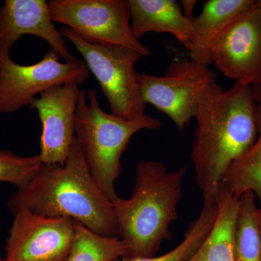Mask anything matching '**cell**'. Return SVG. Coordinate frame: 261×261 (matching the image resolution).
<instances>
[{"label": "cell", "mask_w": 261, "mask_h": 261, "mask_svg": "<svg viewBox=\"0 0 261 261\" xmlns=\"http://www.w3.org/2000/svg\"><path fill=\"white\" fill-rule=\"evenodd\" d=\"M256 106L252 86L238 82L228 90L214 84L201 99L191 157L205 205H217L226 170L256 140Z\"/></svg>", "instance_id": "1"}, {"label": "cell", "mask_w": 261, "mask_h": 261, "mask_svg": "<svg viewBox=\"0 0 261 261\" xmlns=\"http://www.w3.org/2000/svg\"><path fill=\"white\" fill-rule=\"evenodd\" d=\"M8 206L13 214L28 209L49 217L70 218L102 236L120 238L113 203L92 177L75 137L65 164L42 163Z\"/></svg>", "instance_id": "2"}, {"label": "cell", "mask_w": 261, "mask_h": 261, "mask_svg": "<svg viewBox=\"0 0 261 261\" xmlns=\"http://www.w3.org/2000/svg\"><path fill=\"white\" fill-rule=\"evenodd\" d=\"M187 169L169 172L159 161L138 163L132 197L113 203L120 238L128 247L124 258L154 256L161 243L172 238L170 225L178 219Z\"/></svg>", "instance_id": "3"}, {"label": "cell", "mask_w": 261, "mask_h": 261, "mask_svg": "<svg viewBox=\"0 0 261 261\" xmlns=\"http://www.w3.org/2000/svg\"><path fill=\"white\" fill-rule=\"evenodd\" d=\"M161 121L145 113L125 120L101 108L97 91L82 89L75 115V138L97 186L108 200H119L115 182L121 173V157L132 137L141 130H157Z\"/></svg>", "instance_id": "4"}, {"label": "cell", "mask_w": 261, "mask_h": 261, "mask_svg": "<svg viewBox=\"0 0 261 261\" xmlns=\"http://www.w3.org/2000/svg\"><path fill=\"white\" fill-rule=\"evenodd\" d=\"M60 32L83 57L108 99L111 114L132 120L145 113L135 70L136 63L143 57L140 53L120 46L91 44L68 27Z\"/></svg>", "instance_id": "5"}, {"label": "cell", "mask_w": 261, "mask_h": 261, "mask_svg": "<svg viewBox=\"0 0 261 261\" xmlns=\"http://www.w3.org/2000/svg\"><path fill=\"white\" fill-rule=\"evenodd\" d=\"M10 51L0 47V113H13L29 106L37 94L53 87L80 86L88 80L89 70L82 60L61 63V56L50 49L35 64L23 65L11 59Z\"/></svg>", "instance_id": "6"}, {"label": "cell", "mask_w": 261, "mask_h": 261, "mask_svg": "<svg viewBox=\"0 0 261 261\" xmlns=\"http://www.w3.org/2000/svg\"><path fill=\"white\" fill-rule=\"evenodd\" d=\"M53 23L67 25L91 44L129 48L143 57L150 49L134 35L128 0H51Z\"/></svg>", "instance_id": "7"}, {"label": "cell", "mask_w": 261, "mask_h": 261, "mask_svg": "<svg viewBox=\"0 0 261 261\" xmlns=\"http://www.w3.org/2000/svg\"><path fill=\"white\" fill-rule=\"evenodd\" d=\"M209 65L193 60L173 61L163 76L137 73L142 99L169 117L179 132L195 118L201 99L217 83Z\"/></svg>", "instance_id": "8"}, {"label": "cell", "mask_w": 261, "mask_h": 261, "mask_svg": "<svg viewBox=\"0 0 261 261\" xmlns=\"http://www.w3.org/2000/svg\"><path fill=\"white\" fill-rule=\"evenodd\" d=\"M74 238V220L23 209L14 214L4 260L67 261Z\"/></svg>", "instance_id": "9"}, {"label": "cell", "mask_w": 261, "mask_h": 261, "mask_svg": "<svg viewBox=\"0 0 261 261\" xmlns=\"http://www.w3.org/2000/svg\"><path fill=\"white\" fill-rule=\"evenodd\" d=\"M213 63L226 77L252 86L261 80V3L252 0L215 46Z\"/></svg>", "instance_id": "10"}, {"label": "cell", "mask_w": 261, "mask_h": 261, "mask_svg": "<svg viewBox=\"0 0 261 261\" xmlns=\"http://www.w3.org/2000/svg\"><path fill=\"white\" fill-rule=\"evenodd\" d=\"M82 89L67 84L48 89L31 103L42 125L39 140L42 163L64 165L75 139L74 121Z\"/></svg>", "instance_id": "11"}, {"label": "cell", "mask_w": 261, "mask_h": 261, "mask_svg": "<svg viewBox=\"0 0 261 261\" xmlns=\"http://www.w3.org/2000/svg\"><path fill=\"white\" fill-rule=\"evenodd\" d=\"M24 35L41 38L65 62L75 59L55 27L45 0H6L0 7V47L10 50Z\"/></svg>", "instance_id": "12"}, {"label": "cell", "mask_w": 261, "mask_h": 261, "mask_svg": "<svg viewBox=\"0 0 261 261\" xmlns=\"http://www.w3.org/2000/svg\"><path fill=\"white\" fill-rule=\"evenodd\" d=\"M130 28L140 39L148 33H166L177 39L187 50L191 46L192 20L185 16L174 0H128Z\"/></svg>", "instance_id": "13"}, {"label": "cell", "mask_w": 261, "mask_h": 261, "mask_svg": "<svg viewBox=\"0 0 261 261\" xmlns=\"http://www.w3.org/2000/svg\"><path fill=\"white\" fill-rule=\"evenodd\" d=\"M252 0H210L198 17L192 20L193 31L190 59L201 64L213 63V51L235 19L251 4Z\"/></svg>", "instance_id": "14"}, {"label": "cell", "mask_w": 261, "mask_h": 261, "mask_svg": "<svg viewBox=\"0 0 261 261\" xmlns=\"http://www.w3.org/2000/svg\"><path fill=\"white\" fill-rule=\"evenodd\" d=\"M240 198L220 187L218 215L210 233L188 261H235L233 238Z\"/></svg>", "instance_id": "15"}, {"label": "cell", "mask_w": 261, "mask_h": 261, "mask_svg": "<svg viewBox=\"0 0 261 261\" xmlns=\"http://www.w3.org/2000/svg\"><path fill=\"white\" fill-rule=\"evenodd\" d=\"M257 136L256 140L240 159L230 165L221 185L235 197L252 191L261 207V102L256 106Z\"/></svg>", "instance_id": "16"}, {"label": "cell", "mask_w": 261, "mask_h": 261, "mask_svg": "<svg viewBox=\"0 0 261 261\" xmlns=\"http://www.w3.org/2000/svg\"><path fill=\"white\" fill-rule=\"evenodd\" d=\"M255 198L252 191L240 197L233 238L235 261H261L259 207Z\"/></svg>", "instance_id": "17"}, {"label": "cell", "mask_w": 261, "mask_h": 261, "mask_svg": "<svg viewBox=\"0 0 261 261\" xmlns=\"http://www.w3.org/2000/svg\"><path fill=\"white\" fill-rule=\"evenodd\" d=\"M75 221V238L67 261H113L126 257L128 247L119 238H108Z\"/></svg>", "instance_id": "18"}, {"label": "cell", "mask_w": 261, "mask_h": 261, "mask_svg": "<svg viewBox=\"0 0 261 261\" xmlns=\"http://www.w3.org/2000/svg\"><path fill=\"white\" fill-rule=\"evenodd\" d=\"M218 215L217 205L203 204L200 216L190 224L181 244L172 250L159 256L138 258L115 259L113 261H188L207 238Z\"/></svg>", "instance_id": "19"}, {"label": "cell", "mask_w": 261, "mask_h": 261, "mask_svg": "<svg viewBox=\"0 0 261 261\" xmlns=\"http://www.w3.org/2000/svg\"><path fill=\"white\" fill-rule=\"evenodd\" d=\"M39 154L22 157L6 149H0V181L8 182L23 190L42 166Z\"/></svg>", "instance_id": "20"}, {"label": "cell", "mask_w": 261, "mask_h": 261, "mask_svg": "<svg viewBox=\"0 0 261 261\" xmlns=\"http://www.w3.org/2000/svg\"><path fill=\"white\" fill-rule=\"evenodd\" d=\"M181 3L185 16L188 18L189 20H193L195 17H193L192 15H193L194 9H195V7L197 2L196 0H183Z\"/></svg>", "instance_id": "21"}, {"label": "cell", "mask_w": 261, "mask_h": 261, "mask_svg": "<svg viewBox=\"0 0 261 261\" xmlns=\"http://www.w3.org/2000/svg\"><path fill=\"white\" fill-rule=\"evenodd\" d=\"M252 92H253L254 98L257 103L261 102V80L258 83L252 86Z\"/></svg>", "instance_id": "22"}, {"label": "cell", "mask_w": 261, "mask_h": 261, "mask_svg": "<svg viewBox=\"0 0 261 261\" xmlns=\"http://www.w3.org/2000/svg\"><path fill=\"white\" fill-rule=\"evenodd\" d=\"M259 223H260V228L261 232V207L259 206Z\"/></svg>", "instance_id": "23"}, {"label": "cell", "mask_w": 261, "mask_h": 261, "mask_svg": "<svg viewBox=\"0 0 261 261\" xmlns=\"http://www.w3.org/2000/svg\"><path fill=\"white\" fill-rule=\"evenodd\" d=\"M0 261H5L4 258H3V257H2L1 255H0Z\"/></svg>", "instance_id": "24"}, {"label": "cell", "mask_w": 261, "mask_h": 261, "mask_svg": "<svg viewBox=\"0 0 261 261\" xmlns=\"http://www.w3.org/2000/svg\"><path fill=\"white\" fill-rule=\"evenodd\" d=\"M260 3H261V0H260Z\"/></svg>", "instance_id": "25"}]
</instances>
